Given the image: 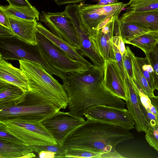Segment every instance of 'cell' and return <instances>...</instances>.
Wrapping results in <instances>:
<instances>
[{"mask_svg": "<svg viewBox=\"0 0 158 158\" xmlns=\"http://www.w3.org/2000/svg\"><path fill=\"white\" fill-rule=\"evenodd\" d=\"M133 138L132 133L121 127L87 119L68 136L63 146L102 153L104 158H124L116 147Z\"/></svg>", "mask_w": 158, "mask_h": 158, "instance_id": "cell-1", "label": "cell"}, {"mask_svg": "<svg viewBox=\"0 0 158 158\" xmlns=\"http://www.w3.org/2000/svg\"><path fill=\"white\" fill-rule=\"evenodd\" d=\"M60 110L47 99L29 91L26 93L24 100L18 104L0 106V123H42Z\"/></svg>", "mask_w": 158, "mask_h": 158, "instance_id": "cell-2", "label": "cell"}, {"mask_svg": "<svg viewBox=\"0 0 158 158\" xmlns=\"http://www.w3.org/2000/svg\"><path fill=\"white\" fill-rule=\"evenodd\" d=\"M19 61L29 91L41 95L60 109H65L68 98L63 85L40 65L28 60Z\"/></svg>", "mask_w": 158, "mask_h": 158, "instance_id": "cell-3", "label": "cell"}, {"mask_svg": "<svg viewBox=\"0 0 158 158\" xmlns=\"http://www.w3.org/2000/svg\"><path fill=\"white\" fill-rule=\"evenodd\" d=\"M104 65H93L82 73L69 72L64 73L62 80L69 101L80 104L88 102L101 92L104 86Z\"/></svg>", "mask_w": 158, "mask_h": 158, "instance_id": "cell-4", "label": "cell"}, {"mask_svg": "<svg viewBox=\"0 0 158 158\" xmlns=\"http://www.w3.org/2000/svg\"><path fill=\"white\" fill-rule=\"evenodd\" d=\"M0 57L6 60H25L40 65L51 75L61 80L64 73L51 67L43 56L37 44L33 45L24 42L15 36H0Z\"/></svg>", "mask_w": 158, "mask_h": 158, "instance_id": "cell-5", "label": "cell"}, {"mask_svg": "<svg viewBox=\"0 0 158 158\" xmlns=\"http://www.w3.org/2000/svg\"><path fill=\"white\" fill-rule=\"evenodd\" d=\"M36 36L38 45L43 56L48 64L55 69L65 73H82L90 68L83 62L71 58L37 31Z\"/></svg>", "mask_w": 158, "mask_h": 158, "instance_id": "cell-6", "label": "cell"}, {"mask_svg": "<svg viewBox=\"0 0 158 158\" xmlns=\"http://www.w3.org/2000/svg\"><path fill=\"white\" fill-rule=\"evenodd\" d=\"M77 5L81 21L89 36L96 32L98 25L105 19L110 16H119L121 10L127 6V3L122 2L106 5L81 2Z\"/></svg>", "mask_w": 158, "mask_h": 158, "instance_id": "cell-7", "label": "cell"}, {"mask_svg": "<svg viewBox=\"0 0 158 158\" xmlns=\"http://www.w3.org/2000/svg\"><path fill=\"white\" fill-rule=\"evenodd\" d=\"M3 123L8 131L29 145L57 143L42 123H29L11 121Z\"/></svg>", "mask_w": 158, "mask_h": 158, "instance_id": "cell-8", "label": "cell"}, {"mask_svg": "<svg viewBox=\"0 0 158 158\" xmlns=\"http://www.w3.org/2000/svg\"><path fill=\"white\" fill-rule=\"evenodd\" d=\"M87 119L121 127L128 130L134 128V120L127 109L98 104L88 107L83 113Z\"/></svg>", "mask_w": 158, "mask_h": 158, "instance_id": "cell-9", "label": "cell"}, {"mask_svg": "<svg viewBox=\"0 0 158 158\" xmlns=\"http://www.w3.org/2000/svg\"><path fill=\"white\" fill-rule=\"evenodd\" d=\"M39 19L54 34L79 50L80 44L77 32L71 18L65 10L54 13L42 12Z\"/></svg>", "mask_w": 158, "mask_h": 158, "instance_id": "cell-10", "label": "cell"}, {"mask_svg": "<svg viewBox=\"0 0 158 158\" xmlns=\"http://www.w3.org/2000/svg\"><path fill=\"white\" fill-rule=\"evenodd\" d=\"M85 121L84 118L77 117L69 112L59 110L42 123L50 132L56 143L63 146L68 136Z\"/></svg>", "mask_w": 158, "mask_h": 158, "instance_id": "cell-11", "label": "cell"}, {"mask_svg": "<svg viewBox=\"0 0 158 158\" xmlns=\"http://www.w3.org/2000/svg\"><path fill=\"white\" fill-rule=\"evenodd\" d=\"M64 10L71 18L77 32L82 54L88 57L94 65L104 66L105 61L96 50L89 35L80 17L76 4L67 5Z\"/></svg>", "mask_w": 158, "mask_h": 158, "instance_id": "cell-12", "label": "cell"}, {"mask_svg": "<svg viewBox=\"0 0 158 158\" xmlns=\"http://www.w3.org/2000/svg\"><path fill=\"white\" fill-rule=\"evenodd\" d=\"M102 83L105 88L114 95L127 101L128 92L125 80L115 60L105 61Z\"/></svg>", "mask_w": 158, "mask_h": 158, "instance_id": "cell-13", "label": "cell"}, {"mask_svg": "<svg viewBox=\"0 0 158 158\" xmlns=\"http://www.w3.org/2000/svg\"><path fill=\"white\" fill-rule=\"evenodd\" d=\"M116 16L92 35L90 40L97 52L104 60H115L112 43Z\"/></svg>", "mask_w": 158, "mask_h": 158, "instance_id": "cell-14", "label": "cell"}, {"mask_svg": "<svg viewBox=\"0 0 158 158\" xmlns=\"http://www.w3.org/2000/svg\"><path fill=\"white\" fill-rule=\"evenodd\" d=\"M125 81L128 92V98L126 101L127 110L134 120L137 131L146 133L148 124L141 109L136 90L133 81L127 76Z\"/></svg>", "mask_w": 158, "mask_h": 158, "instance_id": "cell-15", "label": "cell"}, {"mask_svg": "<svg viewBox=\"0 0 158 158\" xmlns=\"http://www.w3.org/2000/svg\"><path fill=\"white\" fill-rule=\"evenodd\" d=\"M8 16L10 28L14 36L28 44L33 45L38 44L36 36L37 20H25Z\"/></svg>", "mask_w": 158, "mask_h": 158, "instance_id": "cell-16", "label": "cell"}, {"mask_svg": "<svg viewBox=\"0 0 158 158\" xmlns=\"http://www.w3.org/2000/svg\"><path fill=\"white\" fill-rule=\"evenodd\" d=\"M36 28L37 31L46 37L72 59L81 61L90 68L93 65L81 55L75 47L55 35L40 23L37 22Z\"/></svg>", "mask_w": 158, "mask_h": 158, "instance_id": "cell-17", "label": "cell"}, {"mask_svg": "<svg viewBox=\"0 0 158 158\" xmlns=\"http://www.w3.org/2000/svg\"><path fill=\"white\" fill-rule=\"evenodd\" d=\"M0 80L19 87L25 92L29 91L27 80L21 69L0 57Z\"/></svg>", "mask_w": 158, "mask_h": 158, "instance_id": "cell-18", "label": "cell"}, {"mask_svg": "<svg viewBox=\"0 0 158 158\" xmlns=\"http://www.w3.org/2000/svg\"><path fill=\"white\" fill-rule=\"evenodd\" d=\"M119 19L121 21L139 24L158 32V11L134 12L127 10Z\"/></svg>", "mask_w": 158, "mask_h": 158, "instance_id": "cell-19", "label": "cell"}, {"mask_svg": "<svg viewBox=\"0 0 158 158\" xmlns=\"http://www.w3.org/2000/svg\"><path fill=\"white\" fill-rule=\"evenodd\" d=\"M25 94L17 86L0 80V106L16 105L24 100Z\"/></svg>", "mask_w": 158, "mask_h": 158, "instance_id": "cell-20", "label": "cell"}, {"mask_svg": "<svg viewBox=\"0 0 158 158\" xmlns=\"http://www.w3.org/2000/svg\"><path fill=\"white\" fill-rule=\"evenodd\" d=\"M33 151L29 145L0 139V158H21Z\"/></svg>", "mask_w": 158, "mask_h": 158, "instance_id": "cell-21", "label": "cell"}, {"mask_svg": "<svg viewBox=\"0 0 158 158\" xmlns=\"http://www.w3.org/2000/svg\"><path fill=\"white\" fill-rule=\"evenodd\" d=\"M119 28L120 36L125 44L141 35L154 31L149 28L135 23L121 21L120 19Z\"/></svg>", "mask_w": 158, "mask_h": 158, "instance_id": "cell-22", "label": "cell"}, {"mask_svg": "<svg viewBox=\"0 0 158 158\" xmlns=\"http://www.w3.org/2000/svg\"><path fill=\"white\" fill-rule=\"evenodd\" d=\"M0 10L7 16L27 20L38 21L40 19L39 11L34 6L19 7L9 6L1 5Z\"/></svg>", "mask_w": 158, "mask_h": 158, "instance_id": "cell-23", "label": "cell"}, {"mask_svg": "<svg viewBox=\"0 0 158 158\" xmlns=\"http://www.w3.org/2000/svg\"><path fill=\"white\" fill-rule=\"evenodd\" d=\"M158 43V32L151 31L141 35L126 44L141 49L145 54L151 52Z\"/></svg>", "mask_w": 158, "mask_h": 158, "instance_id": "cell-24", "label": "cell"}, {"mask_svg": "<svg viewBox=\"0 0 158 158\" xmlns=\"http://www.w3.org/2000/svg\"><path fill=\"white\" fill-rule=\"evenodd\" d=\"M127 11L143 12L158 11V0H130Z\"/></svg>", "mask_w": 158, "mask_h": 158, "instance_id": "cell-25", "label": "cell"}, {"mask_svg": "<svg viewBox=\"0 0 158 158\" xmlns=\"http://www.w3.org/2000/svg\"><path fill=\"white\" fill-rule=\"evenodd\" d=\"M133 68L134 80L139 85L145 94L150 99L155 95L148 81L140 70L137 62L135 56L132 58Z\"/></svg>", "mask_w": 158, "mask_h": 158, "instance_id": "cell-26", "label": "cell"}, {"mask_svg": "<svg viewBox=\"0 0 158 158\" xmlns=\"http://www.w3.org/2000/svg\"><path fill=\"white\" fill-rule=\"evenodd\" d=\"M135 58L142 73L148 81L151 88L154 91V70L152 65L146 57L143 58L135 56Z\"/></svg>", "mask_w": 158, "mask_h": 158, "instance_id": "cell-27", "label": "cell"}, {"mask_svg": "<svg viewBox=\"0 0 158 158\" xmlns=\"http://www.w3.org/2000/svg\"><path fill=\"white\" fill-rule=\"evenodd\" d=\"M33 151L38 154L42 151H48L56 154V158L65 157L66 149L63 146H60L57 143L47 145H30Z\"/></svg>", "mask_w": 158, "mask_h": 158, "instance_id": "cell-28", "label": "cell"}, {"mask_svg": "<svg viewBox=\"0 0 158 158\" xmlns=\"http://www.w3.org/2000/svg\"><path fill=\"white\" fill-rule=\"evenodd\" d=\"M65 157L104 158L103 154L79 149H66Z\"/></svg>", "mask_w": 158, "mask_h": 158, "instance_id": "cell-29", "label": "cell"}, {"mask_svg": "<svg viewBox=\"0 0 158 158\" xmlns=\"http://www.w3.org/2000/svg\"><path fill=\"white\" fill-rule=\"evenodd\" d=\"M126 48L125 52L122 56L123 66L126 73V76L131 80L133 81L134 80V77L132 58L135 54L129 46H127Z\"/></svg>", "mask_w": 158, "mask_h": 158, "instance_id": "cell-30", "label": "cell"}, {"mask_svg": "<svg viewBox=\"0 0 158 158\" xmlns=\"http://www.w3.org/2000/svg\"><path fill=\"white\" fill-rule=\"evenodd\" d=\"M145 55L153 68L155 90L158 91V43L151 52Z\"/></svg>", "mask_w": 158, "mask_h": 158, "instance_id": "cell-31", "label": "cell"}, {"mask_svg": "<svg viewBox=\"0 0 158 158\" xmlns=\"http://www.w3.org/2000/svg\"><path fill=\"white\" fill-rule=\"evenodd\" d=\"M145 135V139L149 145L158 152V127L148 126Z\"/></svg>", "mask_w": 158, "mask_h": 158, "instance_id": "cell-32", "label": "cell"}, {"mask_svg": "<svg viewBox=\"0 0 158 158\" xmlns=\"http://www.w3.org/2000/svg\"><path fill=\"white\" fill-rule=\"evenodd\" d=\"M0 139L27 144L23 141L10 133L6 130L5 125L1 123H0Z\"/></svg>", "mask_w": 158, "mask_h": 158, "instance_id": "cell-33", "label": "cell"}, {"mask_svg": "<svg viewBox=\"0 0 158 158\" xmlns=\"http://www.w3.org/2000/svg\"><path fill=\"white\" fill-rule=\"evenodd\" d=\"M138 100L141 109L148 126H156L157 122L155 116L145 108L141 102L139 96Z\"/></svg>", "mask_w": 158, "mask_h": 158, "instance_id": "cell-34", "label": "cell"}, {"mask_svg": "<svg viewBox=\"0 0 158 158\" xmlns=\"http://www.w3.org/2000/svg\"><path fill=\"white\" fill-rule=\"evenodd\" d=\"M113 47L115 60L116 61L123 77L125 80L126 75L123 64V56L120 53L118 49L113 44Z\"/></svg>", "mask_w": 158, "mask_h": 158, "instance_id": "cell-35", "label": "cell"}, {"mask_svg": "<svg viewBox=\"0 0 158 158\" xmlns=\"http://www.w3.org/2000/svg\"><path fill=\"white\" fill-rule=\"evenodd\" d=\"M112 41L113 44L117 48L121 54L123 56L125 52L126 48L122 37L120 36L114 35Z\"/></svg>", "mask_w": 158, "mask_h": 158, "instance_id": "cell-36", "label": "cell"}, {"mask_svg": "<svg viewBox=\"0 0 158 158\" xmlns=\"http://www.w3.org/2000/svg\"><path fill=\"white\" fill-rule=\"evenodd\" d=\"M9 6L13 7H30L33 6L27 0H6Z\"/></svg>", "mask_w": 158, "mask_h": 158, "instance_id": "cell-37", "label": "cell"}, {"mask_svg": "<svg viewBox=\"0 0 158 158\" xmlns=\"http://www.w3.org/2000/svg\"><path fill=\"white\" fill-rule=\"evenodd\" d=\"M0 25L11 29L8 16L1 10H0Z\"/></svg>", "mask_w": 158, "mask_h": 158, "instance_id": "cell-38", "label": "cell"}, {"mask_svg": "<svg viewBox=\"0 0 158 158\" xmlns=\"http://www.w3.org/2000/svg\"><path fill=\"white\" fill-rule=\"evenodd\" d=\"M86 0H54L55 3L60 6L65 4H76L81 2H85Z\"/></svg>", "mask_w": 158, "mask_h": 158, "instance_id": "cell-39", "label": "cell"}, {"mask_svg": "<svg viewBox=\"0 0 158 158\" xmlns=\"http://www.w3.org/2000/svg\"><path fill=\"white\" fill-rule=\"evenodd\" d=\"M14 36L11 29L0 25V36L9 37Z\"/></svg>", "mask_w": 158, "mask_h": 158, "instance_id": "cell-40", "label": "cell"}, {"mask_svg": "<svg viewBox=\"0 0 158 158\" xmlns=\"http://www.w3.org/2000/svg\"><path fill=\"white\" fill-rule=\"evenodd\" d=\"M38 154L39 157L40 158H54L56 156L55 153L48 151H42Z\"/></svg>", "mask_w": 158, "mask_h": 158, "instance_id": "cell-41", "label": "cell"}, {"mask_svg": "<svg viewBox=\"0 0 158 158\" xmlns=\"http://www.w3.org/2000/svg\"><path fill=\"white\" fill-rule=\"evenodd\" d=\"M152 104L156 108L157 110V114L156 116L157 124L156 126L158 127V95L155 96L150 98Z\"/></svg>", "mask_w": 158, "mask_h": 158, "instance_id": "cell-42", "label": "cell"}, {"mask_svg": "<svg viewBox=\"0 0 158 158\" xmlns=\"http://www.w3.org/2000/svg\"><path fill=\"white\" fill-rule=\"evenodd\" d=\"M149 111L154 115L155 116L157 114V110L156 107L152 104L150 107Z\"/></svg>", "mask_w": 158, "mask_h": 158, "instance_id": "cell-43", "label": "cell"}, {"mask_svg": "<svg viewBox=\"0 0 158 158\" xmlns=\"http://www.w3.org/2000/svg\"><path fill=\"white\" fill-rule=\"evenodd\" d=\"M35 157V155L32 152L28 153L23 156L21 158H30Z\"/></svg>", "mask_w": 158, "mask_h": 158, "instance_id": "cell-44", "label": "cell"}, {"mask_svg": "<svg viewBox=\"0 0 158 158\" xmlns=\"http://www.w3.org/2000/svg\"><path fill=\"white\" fill-rule=\"evenodd\" d=\"M109 3V4H111L117 2L118 0H105Z\"/></svg>", "mask_w": 158, "mask_h": 158, "instance_id": "cell-45", "label": "cell"}]
</instances>
